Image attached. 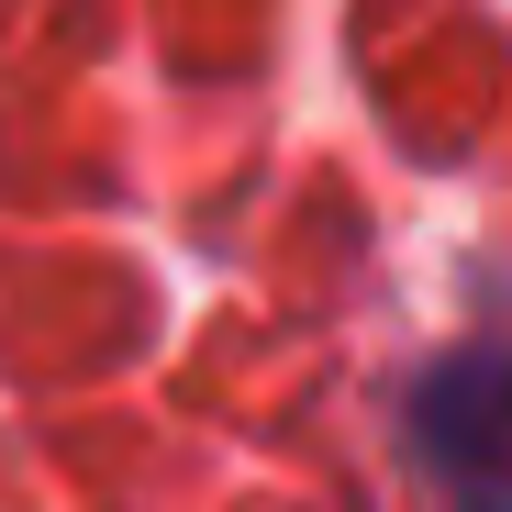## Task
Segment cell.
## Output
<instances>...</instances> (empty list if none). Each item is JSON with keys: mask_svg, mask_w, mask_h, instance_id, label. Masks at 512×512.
I'll return each instance as SVG.
<instances>
[{"mask_svg": "<svg viewBox=\"0 0 512 512\" xmlns=\"http://www.w3.org/2000/svg\"><path fill=\"white\" fill-rule=\"evenodd\" d=\"M390 446L435 512H512V323H479L412 368Z\"/></svg>", "mask_w": 512, "mask_h": 512, "instance_id": "6da1fadb", "label": "cell"}]
</instances>
